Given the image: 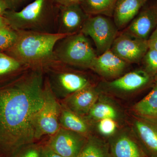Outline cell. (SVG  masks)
Wrapping results in <instances>:
<instances>
[{"label":"cell","instance_id":"cell-28","mask_svg":"<svg viewBox=\"0 0 157 157\" xmlns=\"http://www.w3.org/2000/svg\"><path fill=\"white\" fill-rule=\"evenodd\" d=\"M34 0H5L8 10L19 11Z\"/></svg>","mask_w":157,"mask_h":157},{"label":"cell","instance_id":"cell-26","mask_svg":"<svg viewBox=\"0 0 157 157\" xmlns=\"http://www.w3.org/2000/svg\"><path fill=\"white\" fill-rule=\"evenodd\" d=\"M41 145L37 142L26 145L11 157H40Z\"/></svg>","mask_w":157,"mask_h":157},{"label":"cell","instance_id":"cell-4","mask_svg":"<svg viewBox=\"0 0 157 157\" xmlns=\"http://www.w3.org/2000/svg\"><path fill=\"white\" fill-rule=\"evenodd\" d=\"M54 54L57 60L82 69H90L98 56L90 39L81 32L59 40L55 46Z\"/></svg>","mask_w":157,"mask_h":157},{"label":"cell","instance_id":"cell-6","mask_svg":"<svg viewBox=\"0 0 157 157\" xmlns=\"http://www.w3.org/2000/svg\"><path fill=\"white\" fill-rule=\"evenodd\" d=\"M81 32L91 38L99 56L110 49L119 30L111 17L96 15L89 17Z\"/></svg>","mask_w":157,"mask_h":157},{"label":"cell","instance_id":"cell-3","mask_svg":"<svg viewBox=\"0 0 157 157\" xmlns=\"http://www.w3.org/2000/svg\"><path fill=\"white\" fill-rule=\"evenodd\" d=\"M58 13L54 0H34L19 11L7 10L4 16L16 31L57 33Z\"/></svg>","mask_w":157,"mask_h":157},{"label":"cell","instance_id":"cell-18","mask_svg":"<svg viewBox=\"0 0 157 157\" xmlns=\"http://www.w3.org/2000/svg\"><path fill=\"white\" fill-rule=\"evenodd\" d=\"M62 105L59 116V124L64 128L77 132L88 137L90 128L87 121Z\"/></svg>","mask_w":157,"mask_h":157},{"label":"cell","instance_id":"cell-30","mask_svg":"<svg viewBox=\"0 0 157 157\" xmlns=\"http://www.w3.org/2000/svg\"><path fill=\"white\" fill-rule=\"evenodd\" d=\"M149 48L157 51V26L147 40Z\"/></svg>","mask_w":157,"mask_h":157},{"label":"cell","instance_id":"cell-5","mask_svg":"<svg viewBox=\"0 0 157 157\" xmlns=\"http://www.w3.org/2000/svg\"><path fill=\"white\" fill-rule=\"evenodd\" d=\"M71 67L56 60L43 70L52 92L59 100L92 85L85 73Z\"/></svg>","mask_w":157,"mask_h":157},{"label":"cell","instance_id":"cell-9","mask_svg":"<svg viewBox=\"0 0 157 157\" xmlns=\"http://www.w3.org/2000/svg\"><path fill=\"white\" fill-rule=\"evenodd\" d=\"M87 137L61 127L46 142L54 151L63 157H77Z\"/></svg>","mask_w":157,"mask_h":157},{"label":"cell","instance_id":"cell-17","mask_svg":"<svg viewBox=\"0 0 157 157\" xmlns=\"http://www.w3.org/2000/svg\"><path fill=\"white\" fill-rule=\"evenodd\" d=\"M109 144L111 157H147L136 139L127 134L117 135Z\"/></svg>","mask_w":157,"mask_h":157},{"label":"cell","instance_id":"cell-22","mask_svg":"<svg viewBox=\"0 0 157 157\" xmlns=\"http://www.w3.org/2000/svg\"><path fill=\"white\" fill-rule=\"evenodd\" d=\"M117 0H82L81 5L89 16L103 15L113 17Z\"/></svg>","mask_w":157,"mask_h":157},{"label":"cell","instance_id":"cell-33","mask_svg":"<svg viewBox=\"0 0 157 157\" xmlns=\"http://www.w3.org/2000/svg\"><path fill=\"white\" fill-rule=\"evenodd\" d=\"M9 25L8 20L6 17L4 16L0 15V28Z\"/></svg>","mask_w":157,"mask_h":157},{"label":"cell","instance_id":"cell-7","mask_svg":"<svg viewBox=\"0 0 157 157\" xmlns=\"http://www.w3.org/2000/svg\"><path fill=\"white\" fill-rule=\"evenodd\" d=\"M44 92L45 102L37 121L36 139L38 141L43 136L54 135L61 128L59 120L62 105L52 92L45 76Z\"/></svg>","mask_w":157,"mask_h":157},{"label":"cell","instance_id":"cell-13","mask_svg":"<svg viewBox=\"0 0 157 157\" xmlns=\"http://www.w3.org/2000/svg\"><path fill=\"white\" fill-rule=\"evenodd\" d=\"M129 64L109 49L98 56L90 69L104 78L114 79L122 76Z\"/></svg>","mask_w":157,"mask_h":157},{"label":"cell","instance_id":"cell-16","mask_svg":"<svg viewBox=\"0 0 157 157\" xmlns=\"http://www.w3.org/2000/svg\"><path fill=\"white\" fill-rule=\"evenodd\" d=\"M149 0H117L113 20L119 31L126 28Z\"/></svg>","mask_w":157,"mask_h":157},{"label":"cell","instance_id":"cell-20","mask_svg":"<svg viewBox=\"0 0 157 157\" xmlns=\"http://www.w3.org/2000/svg\"><path fill=\"white\" fill-rule=\"evenodd\" d=\"M29 68L5 52H0V81L11 80Z\"/></svg>","mask_w":157,"mask_h":157},{"label":"cell","instance_id":"cell-12","mask_svg":"<svg viewBox=\"0 0 157 157\" xmlns=\"http://www.w3.org/2000/svg\"><path fill=\"white\" fill-rule=\"evenodd\" d=\"M157 26V3L145 4L124 32L143 40H147Z\"/></svg>","mask_w":157,"mask_h":157},{"label":"cell","instance_id":"cell-21","mask_svg":"<svg viewBox=\"0 0 157 157\" xmlns=\"http://www.w3.org/2000/svg\"><path fill=\"white\" fill-rule=\"evenodd\" d=\"M77 157H111L109 143L90 135Z\"/></svg>","mask_w":157,"mask_h":157},{"label":"cell","instance_id":"cell-23","mask_svg":"<svg viewBox=\"0 0 157 157\" xmlns=\"http://www.w3.org/2000/svg\"><path fill=\"white\" fill-rule=\"evenodd\" d=\"M90 119L98 121L104 119H116L118 114L116 109L107 102H96L87 114Z\"/></svg>","mask_w":157,"mask_h":157},{"label":"cell","instance_id":"cell-10","mask_svg":"<svg viewBox=\"0 0 157 157\" xmlns=\"http://www.w3.org/2000/svg\"><path fill=\"white\" fill-rule=\"evenodd\" d=\"M153 82L154 77L144 69H139L129 72L111 81L104 82L101 86L111 92L129 94L144 89Z\"/></svg>","mask_w":157,"mask_h":157},{"label":"cell","instance_id":"cell-34","mask_svg":"<svg viewBox=\"0 0 157 157\" xmlns=\"http://www.w3.org/2000/svg\"><path fill=\"white\" fill-rule=\"evenodd\" d=\"M154 79L155 82H157V73L154 77Z\"/></svg>","mask_w":157,"mask_h":157},{"label":"cell","instance_id":"cell-19","mask_svg":"<svg viewBox=\"0 0 157 157\" xmlns=\"http://www.w3.org/2000/svg\"><path fill=\"white\" fill-rule=\"evenodd\" d=\"M134 109L140 117L157 122V82L147 95L135 104Z\"/></svg>","mask_w":157,"mask_h":157},{"label":"cell","instance_id":"cell-1","mask_svg":"<svg viewBox=\"0 0 157 157\" xmlns=\"http://www.w3.org/2000/svg\"><path fill=\"white\" fill-rule=\"evenodd\" d=\"M43 69L29 68L0 84V157L38 142V117L45 102Z\"/></svg>","mask_w":157,"mask_h":157},{"label":"cell","instance_id":"cell-25","mask_svg":"<svg viewBox=\"0 0 157 157\" xmlns=\"http://www.w3.org/2000/svg\"><path fill=\"white\" fill-rule=\"evenodd\" d=\"M141 61L144 70L152 77H154L157 73V51L149 48Z\"/></svg>","mask_w":157,"mask_h":157},{"label":"cell","instance_id":"cell-31","mask_svg":"<svg viewBox=\"0 0 157 157\" xmlns=\"http://www.w3.org/2000/svg\"><path fill=\"white\" fill-rule=\"evenodd\" d=\"M58 6H65L73 4H81L82 0H54Z\"/></svg>","mask_w":157,"mask_h":157},{"label":"cell","instance_id":"cell-29","mask_svg":"<svg viewBox=\"0 0 157 157\" xmlns=\"http://www.w3.org/2000/svg\"><path fill=\"white\" fill-rule=\"evenodd\" d=\"M40 157H63L57 153L48 146L47 144H41Z\"/></svg>","mask_w":157,"mask_h":157},{"label":"cell","instance_id":"cell-32","mask_svg":"<svg viewBox=\"0 0 157 157\" xmlns=\"http://www.w3.org/2000/svg\"><path fill=\"white\" fill-rule=\"evenodd\" d=\"M8 10V8L5 0H0V15L4 16Z\"/></svg>","mask_w":157,"mask_h":157},{"label":"cell","instance_id":"cell-15","mask_svg":"<svg viewBox=\"0 0 157 157\" xmlns=\"http://www.w3.org/2000/svg\"><path fill=\"white\" fill-rule=\"evenodd\" d=\"M98 91L92 85L79 90L63 100L62 105L82 117L86 115L98 101Z\"/></svg>","mask_w":157,"mask_h":157},{"label":"cell","instance_id":"cell-35","mask_svg":"<svg viewBox=\"0 0 157 157\" xmlns=\"http://www.w3.org/2000/svg\"></svg>","mask_w":157,"mask_h":157},{"label":"cell","instance_id":"cell-14","mask_svg":"<svg viewBox=\"0 0 157 157\" xmlns=\"http://www.w3.org/2000/svg\"><path fill=\"white\" fill-rule=\"evenodd\" d=\"M137 142L147 157H157V122L139 117L134 122Z\"/></svg>","mask_w":157,"mask_h":157},{"label":"cell","instance_id":"cell-24","mask_svg":"<svg viewBox=\"0 0 157 157\" xmlns=\"http://www.w3.org/2000/svg\"><path fill=\"white\" fill-rule=\"evenodd\" d=\"M18 37V32L10 25L0 28V52H6L14 45Z\"/></svg>","mask_w":157,"mask_h":157},{"label":"cell","instance_id":"cell-27","mask_svg":"<svg viewBox=\"0 0 157 157\" xmlns=\"http://www.w3.org/2000/svg\"><path fill=\"white\" fill-rule=\"evenodd\" d=\"M98 129L101 135L106 137L112 136L117 128V124L114 120L104 119L99 121Z\"/></svg>","mask_w":157,"mask_h":157},{"label":"cell","instance_id":"cell-2","mask_svg":"<svg viewBox=\"0 0 157 157\" xmlns=\"http://www.w3.org/2000/svg\"><path fill=\"white\" fill-rule=\"evenodd\" d=\"M16 42L5 52L30 68H44L56 59L54 48L57 42L67 35L32 31H17Z\"/></svg>","mask_w":157,"mask_h":157},{"label":"cell","instance_id":"cell-8","mask_svg":"<svg viewBox=\"0 0 157 157\" xmlns=\"http://www.w3.org/2000/svg\"><path fill=\"white\" fill-rule=\"evenodd\" d=\"M149 48L147 40L139 39L123 31L119 32L110 50L129 64L142 60Z\"/></svg>","mask_w":157,"mask_h":157},{"label":"cell","instance_id":"cell-11","mask_svg":"<svg viewBox=\"0 0 157 157\" xmlns=\"http://www.w3.org/2000/svg\"><path fill=\"white\" fill-rule=\"evenodd\" d=\"M89 16L80 4L59 6L57 33L69 36L80 33Z\"/></svg>","mask_w":157,"mask_h":157}]
</instances>
